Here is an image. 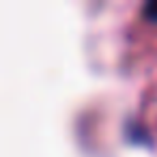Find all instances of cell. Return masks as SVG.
I'll list each match as a JSON object with an SVG mask.
<instances>
[{"instance_id":"6da1fadb","label":"cell","mask_w":157,"mask_h":157,"mask_svg":"<svg viewBox=\"0 0 157 157\" xmlns=\"http://www.w3.org/2000/svg\"><path fill=\"white\" fill-rule=\"evenodd\" d=\"M144 17L151 22H157V0H153V2H148L144 7Z\"/></svg>"}]
</instances>
